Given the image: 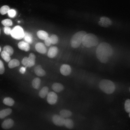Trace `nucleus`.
<instances>
[{
	"label": "nucleus",
	"instance_id": "f257e3e1",
	"mask_svg": "<svg viewBox=\"0 0 130 130\" xmlns=\"http://www.w3.org/2000/svg\"><path fill=\"white\" fill-rule=\"evenodd\" d=\"M113 50L111 45L108 43L102 42L97 46L96 51V57L101 63H105L112 55Z\"/></svg>",
	"mask_w": 130,
	"mask_h": 130
},
{
	"label": "nucleus",
	"instance_id": "f03ea898",
	"mask_svg": "<svg viewBox=\"0 0 130 130\" xmlns=\"http://www.w3.org/2000/svg\"><path fill=\"white\" fill-rule=\"evenodd\" d=\"M99 40L98 37L94 34L86 33L84 36L82 44L85 47L90 48L97 46Z\"/></svg>",
	"mask_w": 130,
	"mask_h": 130
},
{
	"label": "nucleus",
	"instance_id": "7ed1b4c3",
	"mask_svg": "<svg viewBox=\"0 0 130 130\" xmlns=\"http://www.w3.org/2000/svg\"><path fill=\"white\" fill-rule=\"evenodd\" d=\"M98 87L102 91L107 94L113 93L115 89V86L113 82L106 79L101 80L98 84Z\"/></svg>",
	"mask_w": 130,
	"mask_h": 130
},
{
	"label": "nucleus",
	"instance_id": "20e7f679",
	"mask_svg": "<svg viewBox=\"0 0 130 130\" xmlns=\"http://www.w3.org/2000/svg\"><path fill=\"white\" fill-rule=\"evenodd\" d=\"M87 33L84 31H81L74 33L72 36L70 40L71 46L74 48L79 47L82 44L83 38Z\"/></svg>",
	"mask_w": 130,
	"mask_h": 130
},
{
	"label": "nucleus",
	"instance_id": "39448f33",
	"mask_svg": "<svg viewBox=\"0 0 130 130\" xmlns=\"http://www.w3.org/2000/svg\"><path fill=\"white\" fill-rule=\"evenodd\" d=\"M24 34L23 28L20 26H17L12 29L10 35L14 39L20 40L23 38Z\"/></svg>",
	"mask_w": 130,
	"mask_h": 130
},
{
	"label": "nucleus",
	"instance_id": "423d86ee",
	"mask_svg": "<svg viewBox=\"0 0 130 130\" xmlns=\"http://www.w3.org/2000/svg\"><path fill=\"white\" fill-rule=\"evenodd\" d=\"M72 68L71 66L67 64L62 65L60 68V72L63 76H65L70 75L72 72Z\"/></svg>",
	"mask_w": 130,
	"mask_h": 130
},
{
	"label": "nucleus",
	"instance_id": "0eeeda50",
	"mask_svg": "<svg viewBox=\"0 0 130 130\" xmlns=\"http://www.w3.org/2000/svg\"><path fill=\"white\" fill-rule=\"evenodd\" d=\"M58 99L57 94L54 92H50L47 95V100L48 103L50 104H55L57 102Z\"/></svg>",
	"mask_w": 130,
	"mask_h": 130
},
{
	"label": "nucleus",
	"instance_id": "6e6552de",
	"mask_svg": "<svg viewBox=\"0 0 130 130\" xmlns=\"http://www.w3.org/2000/svg\"><path fill=\"white\" fill-rule=\"evenodd\" d=\"M98 25L100 26L104 27H107L112 24V22L109 18L105 17H101L98 22Z\"/></svg>",
	"mask_w": 130,
	"mask_h": 130
},
{
	"label": "nucleus",
	"instance_id": "1a4fd4ad",
	"mask_svg": "<svg viewBox=\"0 0 130 130\" xmlns=\"http://www.w3.org/2000/svg\"><path fill=\"white\" fill-rule=\"evenodd\" d=\"M52 119L53 123L56 125L59 126L64 125L65 119L60 115H54Z\"/></svg>",
	"mask_w": 130,
	"mask_h": 130
},
{
	"label": "nucleus",
	"instance_id": "9d476101",
	"mask_svg": "<svg viewBox=\"0 0 130 130\" xmlns=\"http://www.w3.org/2000/svg\"><path fill=\"white\" fill-rule=\"evenodd\" d=\"M35 48L38 52L42 54L45 53L46 52V48L44 44L41 42H39L35 45Z\"/></svg>",
	"mask_w": 130,
	"mask_h": 130
},
{
	"label": "nucleus",
	"instance_id": "9b49d317",
	"mask_svg": "<svg viewBox=\"0 0 130 130\" xmlns=\"http://www.w3.org/2000/svg\"><path fill=\"white\" fill-rule=\"evenodd\" d=\"M14 122L11 119H8L5 120L1 124L2 127L5 129H8L11 128L13 126Z\"/></svg>",
	"mask_w": 130,
	"mask_h": 130
},
{
	"label": "nucleus",
	"instance_id": "f8f14e48",
	"mask_svg": "<svg viewBox=\"0 0 130 130\" xmlns=\"http://www.w3.org/2000/svg\"><path fill=\"white\" fill-rule=\"evenodd\" d=\"M58 50V49L56 46L51 47L48 50L47 54L48 56L51 58L54 57L57 55Z\"/></svg>",
	"mask_w": 130,
	"mask_h": 130
},
{
	"label": "nucleus",
	"instance_id": "ddd939ff",
	"mask_svg": "<svg viewBox=\"0 0 130 130\" xmlns=\"http://www.w3.org/2000/svg\"><path fill=\"white\" fill-rule=\"evenodd\" d=\"M52 88L54 91L58 93L62 91L64 89L63 85L61 84L58 83H53L52 86Z\"/></svg>",
	"mask_w": 130,
	"mask_h": 130
},
{
	"label": "nucleus",
	"instance_id": "4468645a",
	"mask_svg": "<svg viewBox=\"0 0 130 130\" xmlns=\"http://www.w3.org/2000/svg\"><path fill=\"white\" fill-rule=\"evenodd\" d=\"M18 46L20 49L26 52L28 51L30 49L29 44L24 41L20 42L18 44Z\"/></svg>",
	"mask_w": 130,
	"mask_h": 130
},
{
	"label": "nucleus",
	"instance_id": "2eb2a0df",
	"mask_svg": "<svg viewBox=\"0 0 130 130\" xmlns=\"http://www.w3.org/2000/svg\"><path fill=\"white\" fill-rule=\"evenodd\" d=\"M34 71L35 74L38 76H43L46 74L45 71L40 65H38L35 67Z\"/></svg>",
	"mask_w": 130,
	"mask_h": 130
},
{
	"label": "nucleus",
	"instance_id": "dca6fc26",
	"mask_svg": "<svg viewBox=\"0 0 130 130\" xmlns=\"http://www.w3.org/2000/svg\"><path fill=\"white\" fill-rule=\"evenodd\" d=\"M36 56L33 53H31L28 58V67H31L34 65L35 63Z\"/></svg>",
	"mask_w": 130,
	"mask_h": 130
},
{
	"label": "nucleus",
	"instance_id": "f3484780",
	"mask_svg": "<svg viewBox=\"0 0 130 130\" xmlns=\"http://www.w3.org/2000/svg\"><path fill=\"white\" fill-rule=\"evenodd\" d=\"M60 115L63 118H68L72 115V113L70 110L66 109H63L60 111Z\"/></svg>",
	"mask_w": 130,
	"mask_h": 130
},
{
	"label": "nucleus",
	"instance_id": "a211bd4d",
	"mask_svg": "<svg viewBox=\"0 0 130 130\" xmlns=\"http://www.w3.org/2000/svg\"><path fill=\"white\" fill-rule=\"evenodd\" d=\"M37 35L39 39L43 40H44L48 37V33L43 30L38 31L37 32Z\"/></svg>",
	"mask_w": 130,
	"mask_h": 130
},
{
	"label": "nucleus",
	"instance_id": "6ab92c4d",
	"mask_svg": "<svg viewBox=\"0 0 130 130\" xmlns=\"http://www.w3.org/2000/svg\"><path fill=\"white\" fill-rule=\"evenodd\" d=\"M64 125L67 128L71 129L73 128L74 123L72 119L67 118L65 119Z\"/></svg>",
	"mask_w": 130,
	"mask_h": 130
},
{
	"label": "nucleus",
	"instance_id": "aec40b11",
	"mask_svg": "<svg viewBox=\"0 0 130 130\" xmlns=\"http://www.w3.org/2000/svg\"><path fill=\"white\" fill-rule=\"evenodd\" d=\"M49 88L46 86L43 87L40 90L39 93L40 97L42 98H45L48 93Z\"/></svg>",
	"mask_w": 130,
	"mask_h": 130
},
{
	"label": "nucleus",
	"instance_id": "412c9836",
	"mask_svg": "<svg viewBox=\"0 0 130 130\" xmlns=\"http://www.w3.org/2000/svg\"><path fill=\"white\" fill-rule=\"evenodd\" d=\"M12 112V110L8 108L0 111V118H3L10 115Z\"/></svg>",
	"mask_w": 130,
	"mask_h": 130
},
{
	"label": "nucleus",
	"instance_id": "4be33fe9",
	"mask_svg": "<svg viewBox=\"0 0 130 130\" xmlns=\"http://www.w3.org/2000/svg\"><path fill=\"white\" fill-rule=\"evenodd\" d=\"M20 65V62L18 60L13 59L9 61L8 64V66L10 68H12L19 66Z\"/></svg>",
	"mask_w": 130,
	"mask_h": 130
},
{
	"label": "nucleus",
	"instance_id": "5701e85b",
	"mask_svg": "<svg viewBox=\"0 0 130 130\" xmlns=\"http://www.w3.org/2000/svg\"><path fill=\"white\" fill-rule=\"evenodd\" d=\"M41 80L38 78H35L32 80V85L33 87L36 89H38L40 84Z\"/></svg>",
	"mask_w": 130,
	"mask_h": 130
},
{
	"label": "nucleus",
	"instance_id": "b1692460",
	"mask_svg": "<svg viewBox=\"0 0 130 130\" xmlns=\"http://www.w3.org/2000/svg\"><path fill=\"white\" fill-rule=\"evenodd\" d=\"M23 38L24 41L29 44H31L32 42V35L28 32H25Z\"/></svg>",
	"mask_w": 130,
	"mask_h": 130
},
{
	"label": "nucleus",
	"instance_id": "393cba45",
	"mask_svg": "<svg viewBox=\"0 0 130 130\" xmlns=\"http://www.w3.org/2000/svg\"><path fill=\"white\" fill-rule=\"evenodd\" d=\"M3 102L6 105L11 106L13 105L14 102L12 98L9 97H7L4 99Z\"/></svg>",
	"mask_w": 130,
	"mask_h": 130
},
{
	"label": "nucleus",
	"instance_id": "a878e982",
	"mask_svg": "<svg viewBox=\"0 0 130 130\" xmlns=\"http://www.w3.org/2000/svg\"><path fill=\"white\" fill-rule=\"evenodd\" d=\"M3 51L5 52L10 56H11L13 54V48L10 46H6L3 48Z\"/></svg>",
	"mask_w": 130,
	"mask_h": 130
},
{
	"label": "nucleus",
	"instance_id": "bb28decb",
	"mask_svg": "<svg viewBox=\"0 0 130 130\" xmlns=\"http://www.w3.org/2000/svg\"><path fill=\"white\" fill-rule=\"evenodd\" d=\"M1 56L2 58L6 62H9L11 60L10 56L4 51L1 52Z\"/></svg>",
	"mask_w": 130,
	"mask_h": 130
},
{
	"label": "nucleus",
	"instance_id": "cd10ccee",
	"mask_svg": "<svg viewBox=\"0 0 130 130\" xmlns=\"http://www.w3.org/2000/svg\"><path fill=\"white\" fill-rule=\"evenodd\" d=\"M10 9L9 7L6 5L2 6L0 8V13L2 15H4L7 13Z\"/></svg>",
	"mask_w": 130,
	"mask_h": 130
},
{
	"label": "nucleus",
	"instance_id": "c85d7f7f",
	"mask_svg": "<svg viewBox=\"0 0 130 130\" xmlns=\"http://www.w3.org/2000/svg\"><path fill=\"white\" fill-rule=\"evenodd\" d=\"M2 24L5 26H12L13 25L12 21L10 20L7 19L2 21Z\"/></svg>",
	"mask_w": 130,
	"mask_h": 130
},
{
	"label": "nucleus",
	"instance_id": "c756f323",
	"mask_svg": "<svg viewBox=\"0 0 130 130\" xmlns=\"http://www.w3.org/2000/svg\"><path fill=\"white\" fill-rule=\"evenodd\" d=\"M124 108L126 111L127 113L130 112V100H126L125 103Z\"/></svg>",
	"mask_w": 130,
	"mask_h": 130
},
{
	"label": "nucleus",
	"instance_id": "7c9ffc66",
	"mask_svg": "<svg viewBox=\"0 0 130 130\" xmlns=\"http://www.w3.org/2000/svg\"><path fill=\"white\" fill-rule=\"evenodd\" d=\"M52 44H57L58 41V38L57 36L55 34H53L50 37Z\"/></svg>",
	"mask_w": 130,
	"mask_h": 130
},
{
	"label": "nucleus",
	"instance_id": "2f4dec72",
	"mask_svg": "<svg viewBox=\"0 0 130 130\" xmlns=\"http://www.w3.org/2000/svg\"><path fill=\"white\" fill-rule=\"evenodd\" d=\"M16 11L13 9H10L7 13L8 16L11 18L14 17L16 15Z\"/></svg>",
	"mask_w": 130,
	"mask_h": 130
},
{
	"label": "nucleus",
	"instance_id": "473e14b6",
	"mask_svg": "<svg viewBox=\"0 0 130 130\" xmlns=\"http://www.w3.org/2000/svg\"><path fill=\"white\" fill-rule=\"evenodd\" d=\"M12 29L8 26H5L4 28V30L5 33L7 35L11 34Z\"/></svg>",
	"mask_w": 130,
	"mask_h": 130
},
{
	"label": "nucleus",
	"instance_id": "72a5a7b5",
	"mask_svg": "<svg viewBox=\"0 0 130 130\" xmlns=\"http://www.w3.org/2000/svg\"><path fill=\"white\" fill-rule=\"evenodd\" d=\"M28 58L27 57H25L22 59L21 61L22 64L25 67H28Z\"/></svg>",
	"mask_w": 130,
	"mask_h": 130
},
{
	"label": "nucleus",
	"instance_id": "f704fd0d",
	"mask_svg": "<svg viewBox=\"0 0 130 130\" xmlns=\"http://www.w3.org/2000/svg\"><path fill=\"white\" fill-rule=\"evenodd\" d=\"M5 71V68L2 62L0 60V74L4 73Z\"/></svg>",
	"mask_w": 130,
	"mask_h": 130
},
{
	"label": "nucleus",
	"instance_id": "c9c22d12",
	"mask_svg": "<svg viewBox=\"0 0 130 130\" xmlns=\"http://www.w3.org/2000/svg\"><path fill=\"white\" fill-rule=\"evenodd\" d=\"M44 42L45 45L47 46H49L52 44L50 37H48L45 40Z\"/></svg>",
	"mask_w": 130,
	"mask_h": 130
},
{
	"label": "nucleus",
	"instance_id": "e433bc0d",
	"mask_svg": "<svg viewBox=\"0 0 130 130\" xmlns=\"http://www.w3.org/2000/svg\"><path fill=\"white\" fill-rule=\"evenodd\" d=\"M26 69L25 67H22L20 68L19 71L21 73L23 74L25 72Z\"/></svg>",
	"mask_w": 130,
	"mask_h": 130
},
{
	"label": "nucleus",
	"instance_id": "4c0bfd02",
	"mask_svg": "<svg viewBox=\"0 0 130 130\" xmlns=\"http://www.w3.org/2000/svg\"><path fill=\"white\" fill-rule=\"evenodd\" d=\"M129 117H130V112L129 113Z\"/></svg>",
	"mask_w": 130,
	"mask_h": 130
},
{
	"label": "nucleus",
	"instance_id": "58836bf2",
	"mask_svg": "<svg viewBox=\"0 0 130 130\" xmlns=\"http://www.w3.org/2000/svg\"><path fill=\"white\" fill-rule=\"evenodd\" d=\"M1 48H0V51H1Z\"/></svg>",
	"mask_w": 130,
	"mask_h": 130
},
{
	"label": "nucleus",
	"instance_id": "ea45409f",
	"mask_svg": "<svg viewBox=\"0 0 130 130\" xmlns=\"http://www.w3.org/2000/svg\"><path fill=\"white\" fill-rule=\"evenodd\" d=\"M129 90H130V89H129Z\"/></svg>",
	"mask_w": 130,
	"mask_h": 130
},
{
	"label": "nucleus",
	"instance_id": "a19ab883",
	"mask_svg": "<svg viewBox=\"0 0 130 130\" xmlns=\"http://www.w3.org/2000/svg\"></svg>",
	"mask_w": 130,
	"mask_h": 130
}]
</instances>
